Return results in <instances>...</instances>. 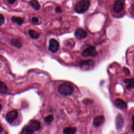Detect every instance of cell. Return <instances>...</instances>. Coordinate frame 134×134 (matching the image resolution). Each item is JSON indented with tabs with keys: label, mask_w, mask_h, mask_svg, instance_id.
I'll use <instances>...</instances> for the list:
<instances>
[{
	"label": "cell",
	"mask_w": 134,
	"mask_h": 134,
	"mask_svg": "<svg viewBox=\"0 0 134 134\" xmlns=\"http://www.w3.org/2000/svg\"><path fill=\"white\" fill-rule=\"evenodd\" d=\"M29 126L34 130H39L40 128L41 124L40 122L36 120H31L29 122Z\"/></svg>",
	"instance_id": "obj_11"
},
{
	"label": "cell",
	"mask_w": 134,
	"mask_h": 134,
	"mask_svg": "<svg viewBox=\"0 0 134 134\" xmlns=\"http://www.w3.org/2000/svg\"><path fill=\"white\" fill-rule=\"evenodd\" d=\"M105 121V117L103 115L97 116L93 120V125L96 127H98L101 126Z\"/></svg>",
	"instance_id": "obj_10"
},
{
	"label": "cell",
	"mask_w": 134,
	"mask_h": 134,
	"mask_svg": "<svg viewBox=\"0 0 134 134\" xmlns=\"http://www.w3.org/2000/svg\"><path fill=\"white\" fill-rule=\"evenodd\" d=\"M124 82L126 84V87L128 89L133 88L134 87V82L133 79H125Z\"/></svg>",
	"instance_id": "obj_14"
},
{
	"label": "cell",
	"mask_w": 134,
	"mask_h": 134,
	"mask_svg": "<svg viewBox=\"0 0 134 134\" xmlns=\"http://www.w3.org/2000/svg\"><path fill=\"white\" fill-rule=\"evenodd\" d=\"M114 104L117 107L121 109H125L127 108V104L122 99L118 98L114 101Z\"/></svg>",
	"instance_id": "obj_12"
},
{
	"label": "cell",
	"mask_w": 134,
	"mask_h": 134,
	"mask_svg": "<svg viewBox=\"0 0 134 134\" xmlns=\"http://www.w3.org/2000/svg\"><path fill=\"white\" fill-rule=\"evenodd\" d=\"M29 4L35 10H38L40 8V5L39 2L37 0H30L29 2Z\"/></svg>",
	"instance_id": "obj_13"
},
{
	"label": "cell",
	"mask_w": 134,
	"mask_h": 134,
	"mask_svg": "<svg viewBox=\"0 0 134 134\" xmlns=\"http://www.w3.org/2000/svg\"><path fill=\"white\" fill-rule=\"evenodd\" d=\"M5 22V18L4 16L0 14V26H2Z\"/></svg>",
	"instance_id": "obj_22"
},
{
	"label": "cell",
	"mask_w": 134,
	"mask_h": 134,
	"mask_svg": "<svg viewBox=\"0 0 134 134\" xmlns=\"http://www.w3.org/2000/svg\"><path fill=\"white\" fill-rule=\"evenodd\" d=\"M97 55V52L94 47L90 46L85 49L82 53V55L84 57H95Z\"/></svg>",
	"instance_id": "obj_3"
},
{
	"label": "cell",
	"mask_w": 134,
	"mask_h": 134,
	"mask_svg": "<svg viewBox=\"0 0 134 134\" xmlns=\"http://www.w3.org/2000/svg\"><path fill=\"white\" fill-rule=\"evenodd\" d=\"M2 131H3V128H2V127L0 126V133H1Z\"/></svg>",
	"instance_id": "obj_26"
},
{
	"label": "cell",
	"mask_w": 134,
	"mask_h": 134,
	"mask_svg": "<svg viewBox=\"0 0 134 134\" xmlns=\"http://www.w3.org/2000/svg\"><path fill=\"white\" fill-rule=\"evenodd\" d=\"M1 109H2V106H1V105L0 104V110H1Z\"/></svg>",
	"instance_id": "obj_27"
},
{
	"label": "cell",
	"mask_w": 134,
	"mask_h": 134,
	"mask_svg": "<svg viewBox=\"0 0 134 134\" xmlns=\"http://www.w3.org/2000/svg\"><path fill=\"white\" fill-rule=\"evenodd\" d=\"M76 131V128L75 127H67L63 129V132L66 134H72L75 133Z\"/></svg>",
	"instance_id": "obj_16"
},
{
	"label": "cell",
	"mask_w": 134,
	"mask_h": 134,
	"mask_svg": "<svg viewBox=\"0 0 134 134\" xmlns=\"http://www.w3.org/2000/svg\"><path fill=\"white\" fill-rule=\"evenodd\" d=\"M55 12L58 13H60L62 12V9L60 7H57L55 9Z\"/></svg>",
	"instance_id": "obj_24"
},
{
	"label": "cell",
	"mask_w": 134,
	"mask_h": 134,
	"mask_svg": "<svg viewBox=\"0 0 134 134\" xmlns=\"http://www.w3.org/2000/svg\"><path fill=\"white\" fill-rule=\"evenodd\" d=\"M11 19H12V20L13 22L16 23L18 25H21L23 23V22H24L23 19L21 18H20V17H19L13 16Z\"/></svg>",
	"instance_id": "obj_18"
},
{
	"label": "cell",
	"mask_w": 134,
	"mask_h": 134,
	"mask_svg": "<svg viewBox=\"0 0 134 134\" xmlns=\"http://www.w3.org/2000/svg\"><path fill=\"white\" fill-rule=\"evenodd\" d=\"M11 43L13 46H15L17 48L21 47V45H22V43H21V41L20 40H19L18 39H12V41H11Z\"/></svg>",
	"instance_id": "obj_20"
},
{
	"label": "cell",
	"mask_w": 134,
	"mask_h": 134,
	"mask_svg": "<svg viewBox=\"0 0 134 134\" xmlns=\"http://www.w3.org/2000/svg\"><path fill=\"white\" fill-rule=\"evenodd\" d=\"M18 112L15 110H12L8 112L6 115L7 121L10 124L13 123L14 120L16 119L18 117Z\"/></svg>",
	"instance_id": "obj_7"
},
{
	"label": "cell",
	"mask_w": 134,
	"mask_h": 134,
	"mask_svg": "<svg viewBox=\"0 0 134 134\" xmlns=\"http://www.w3.org/2000/svg\"><path fill=\"white\" fill-rule=\"evenodd\" d=\"M124 125V120L122 117V116L118 114L116 118V129L118 130H121Z\"/></svg>",
	"instance_id": "obj_9"
},
{
	"label": "cell",
	"mask_w": 134,
	"mask_h": 134,
	"mask_svg": "<svg viewBox=\"0 0 134 134\" xmlns=\"http://www.w3.org/2000/svg\"><path fill=\"white\" fill-rule=\"evenodd\" d=\"M74 88L72 85L69 83L65 82L61 84L58 87V92L64 96H69L72 94Z\"/></svg>",
	"instance_id": "obj_1"
},
{
	"label": "cell",
	"mask_w": 134,
	"mask_h": 134,
	"mask_svg": "<svg viewBox=\"0 0 134 134\" xmlns=\"http://www.w3.org/2000/svg\"><path fill=\"white\" fill-rule=\"evenodd\" d=\"M53 120V116L52 115H48L44 117V121L47 123H50Z\"/></svg>",
	"instance_id": "obj_21"
},
{
	"label": "cell",
	"mask_w": 134,
	"mask_h": 134,
	"mask_svg": "<svg viewBox=\"0 0 134 134\" xmlns=\"http://www.w3.org/2000/svg\"><path fill=\"white\" fill-rule=\"evenodd\" d=\"M90 2L88 0H82L75 6V11L78 14L85 13L89 8Z\"/></svg>",
	"instance_id": "obj_2"
},
{
	"label": "cell",
	"mask_w": 134,
	"mask_h": 134,
	"mask_svg": "<svg viewBox=\"0 0 134 134\" xmlns=\"http://www.w3.org/2000/svg\"><path fill=\"white\" fill-rule=\"evenodd\" d=\"M94 65V61L92 60L82 61L80 62V66L83 70H90L92 69Z\"/></svg>",
	"instance_id": "obj_4"
},
{
	"label": "cell",
	"mask_w": 134,
	"mask_h": 134,
	"mask_svg": "<svg viewBox=\"0 0 134 134\" xmlns=\"http://www.w3.org/2000/svg\"><path fill=\"white\" fill-rule=\"evenodd\" d=\"M28 34L30 37L32 39H38L39 37V33L34 30H31V29L29 30L28 31Z\"/></svg>",
	"instance_id": "obj_17"
},
{
	"label": "cell",
	"mask_w": 134,
	"mask_h": 134,
	"mask_svg": "<svg viewBox=\"0 0 134 134\" xmlns=\"http://www.w3.org/2000/svg\"><path fill=\"white\" fill-rule=\"evenodd\" d=\"M59 48V43L55 39H51L49 41V50L55 53L58 51Z\"/></svg>",
	"instance_id": "obj_5"
},
{
	"label": "cell",
	"mask_w": 134,
	"mask_h": 134,
	"mask_svg": "<svg viewBox=\"0 0 134 134\" xmlns=\"http://www.w3.org/2000/svg\"><path fill=\"white\" fill-rule=\"evenodd\" d=\"M33 130L30 128L29 126H26L23 128L20 133L23 134H31L33 133Z\"/></svg>",
	"instance_id": "obj_15"
},
{
	"label": "cell",
	"mask_w": 134,
	"mask_h": 134,
	"mask_svg": "<svg viewBox=\"0 0 134 134\" xmlns=\"http://www.w3.org/2000/svg\"><path fill=\"white\" fill-rule=\"evenodd\" d=\"M87 35V32L82 28H77L74 32V36L79 39L85 38Z\"/></svg>",
	"instance_id": "obj_8"
},
{
	"label": "cell",
	"mask_w": 134,
	"mask_h": 134,
	"mask_svg": "<svg viewBox=\"0 0 134 134\" xmlns=\"http://www.w3.org/2000/svg\"><path fill=\"white\" fill-rule=\"evenodd\" d=\"M7 92V87L6 84L2 82H0V93L5 94Z\"/></svg>",
	"instance_id": "obj_19"
},
{
	"label": "cell",
	"mask_w": 134,
	"mask_h": 134,
	"mask_svg": "<svg viewBox=\"0 0 134 134\" xmlns=\"http://www.w3.org/2000/svg\"><path fill=\"white\" fill-rule=\"evenodd\" d=\"M16 0H7V2L9 4H14L15 2H16Z\"/></svg>",
	"instance_id": "obj_25"
},
{
	"label": "cell",
	"mask_w": 134,
	"mask_h": 134,
	"mask_svg": "<svg viewBox=\"0 0 134 134\" xmlns=\"http://www.w3.org/2000/svg\"><path fill=\"white\" fill-rule=\"evenodd\" d=\"M31 21H32V23L33 24H37L39 22V19H38V18L37 17H34L32 18Z\"/></svg>",
	"instance_id": "obj_23"
},
{
	"label": "cell",
	"mask_w": 134,
	"mask_h": 134,
	"mask_svg": "<svg viewBox=\"0 0 134 134\" xmlns=\"http://www.w3.org/2000/svg\"><path fill=\"white\" fill-rule=\"evenodd\" d=\"M113 8L115 12L120 13L124 9V2L122 0H116L113 5Z\"/></svg>",
	"instance_id": "obj_6"
}]
</instances>
